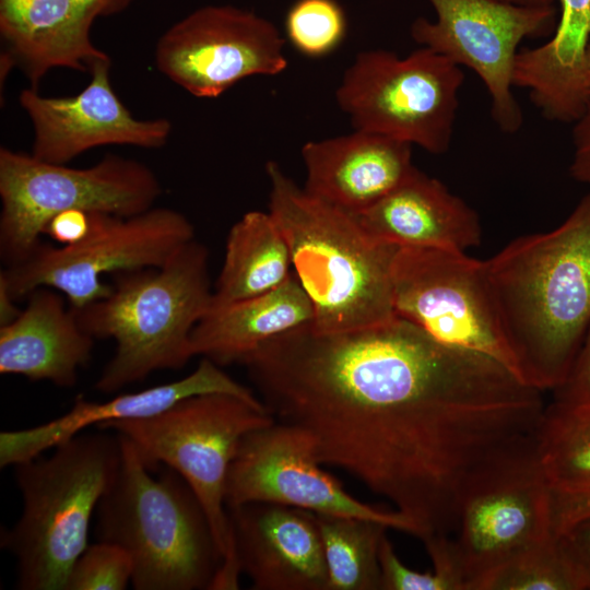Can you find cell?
<instances>
[{"label":"cell","mask_w":590,"mask_h":590,"mask_svg":"<svg viewBox=\"0 0 590 590\" xmlns=\"http://www.w3.org/2000/svg\"><path fill=\"white\" fill-rule=\"evenodd\" d=\"M274 420L321 464L388 499L421 541L451 536L471 485L534 439L544 391L498 361L391 320L280 334L240 363Z\"/></svg>","instance_id":"6da1fadb"},{"label":"cell","mask_w":590,"mask_h":590,"mask_svg":"<svg viewBox=\"0 0 590 590\" xmlns=\"http://www.w3.org/2000/svg\"><path fill=\"white\" fill-rule=\"evenodd\" d=\"M486 264L517 374L553 391L590 327V193L559 226L514 239Z\"/></svg>","instance_id":"7a4b0ae2"},{"label":"cell","mask_w":590,"mask_h":590,"mask_svg":"<svg viewBox=\"0 0 590 590\" xmlns=\"http://www.w3.org/2000/svg\"><path fill=\"white\" fill-rule=\"evenodd\" d=\"M266 173L269 212L311 303V328L338 332L394 318L392 266L399 247L373 239L354 214L300 188L276 162H268Z\"/></svg>","instance_id":"3957f363"},{"label":"cell","mask_w":590,"mask_h":590,"mask_svg":"<svg viewBox=\"0 0 590 590\" xmlns=\"http://www.w3.org/2000/svg\"><path fill=\"white\" fill-rule=\"evenodd\" d=\"M209 250L196 238L162 267L113 274L110 293L75 311L95 340L115 342L95 388L115 393L194 356L191 334L211 305Z\"/></svg>","instance_id":"277c9868"},{"label":"cell","mask_w":590,"mask_h":590,"mask_svg":"<svg viewBox=\"0 0 590 590\" xmlns=\"http://www.w3.org/2000/svg\"><path fill=\"white\" fill-rule=\"evenodd\" d=\"M117 435L121 459L95 511L96 540L128 553L135 590H211L222 557L198 497L172 468L149 470Z\"/></svg>","instance_id":"5b68a950"},{"label":"cell","mask_w":590,"mask_h":590,"mask_svg":"<svg viewBox=\"0 0 590 590\" xmlns=\"http://www.w3.org/2000/svg\"><path fill=\"white\" fill-rule=\"evenodd\" d=\"M121 459L119 436L80 433L14 465L22 496L19 520L1 531V548L16 560L20 590H64L88 546L92 516Z\"/></svg>","instance_id":"8992f818"},{"label":"cell","mask_w":590,"mask_h":590,"mask_svg":"<svg viewBox=\"0 0 590 590\" xmlns=\"http://www.w3.org/2000/svg\"><path fill=\"white\" fill-rule=\"evenodd\" d=\"M274 421L263 403L215 392L185 398L149 417L97 427L126 437L152 472L169 467L191 487L222 557L211 590H236L241 575L225 504L231 463L247 434Z\"/></svg>","instance_id":"52a82bcc"},{"label":"cell","mask_w":590,"mask_h":590,"mask_svg":"<svg viewBox=\"0 0 590 590\" xmlns=\"http://www.w3.org/2000/svg\"><path fill=\"white\" fill-rule=\"evenodd\" d=\"M163 188L142 162L106 155L85 168L0 149V256L5 267L26 260L49 221L67 210L131 216L154 206Z\"/></svg>","instance_id":"ba28073f"},{"label":"cell","mask_w":590,"mask_h":590,"mask_svg":"<svg viewBox=\"0 0 590 590\" xmlns=\"http://www.w3.org/2000/svg\"><path fill=\"white\" fill-rule=\"evenodd\" d=\"M194 238L188 217L166 206L131 216L90 212V229L81 240L58 247L40 243L26 260L2 269L0 280L16 300L45 286L81 309L110 293L106 275L162 267Z\"/></svg>","instance_id":"9c48e42d"},{"label":"cell","mask_w":590,"mask_h":590,"mask_svg":"<svg viewBox=\"0 0 590 590\" xmlns=\"http://www.w3.org/2000/svg\"><path fill=\"white\" fill-rule=\"evenodd\" d=\"M463 82L460 66L427 47L405 57L373 49L356 56L335 95L355 130L439 155L451 143Z\"/></svg>","instance_id":"30bf717a"},{"label":"cell","mask_w":590,"mask_h":590,"mask_svg":"<svg viewBox=\"0 0 590 590\" xmlns=\"http://www.w3.org/2000/svg\"><path fill=\"white\" fill-rule=\"evenodd\" d=\"M392 293L397 317L444 344L489 356L517 374L486 260L465 251L399 247Z\"/></svg>","instance_id":"8fae6325"},{"label":"cell","mask_w":590,"mask_h":590,"mask_svg":"<svg viewBox=\"0 0 590 590\" xmlns=\"http://www.w3.org/2000/svg\"><path fill=\"white\" fill-rule=\"evenodd\" d=\"M552 489L535 438L487 469L471 485L450 536L464 590L523 550L554 535Z\"/></svg>","instance_id":"7c38bea8"},{"label":"cell","mask_w":590,"mask_h":590,"mask_svg":"<svg viewBox=\"0 0 590 590\" xmlns=\"http://www.w3.org/2000/svg\"><path fill=\"white\" fill-rule=\"evenodd\" d=\"M437 20L416 19L412 38L473 70L492 101V117L506 133L517 132L523 115L514 93V68L524 38L555 31L556 9L521 7L497 0H429Z\"/></svg>","instance_id":"4fadbf2b"},{"label":"cell","mask_w":590,"mask_h":590,"mask_svg":"<svg viewBox=\"0 0 590 590\" xmlns=\"http://www.w3.org/2000/svg\"><path fill=\"white\" fill-rule=\"evenodd\" d=\"M321 465L305 430L274 421L240 440L227 475L226 508L248 503L278 504L314 514L375 520L417 535L406 517L356 499Z\"/></svg>","instance_id":"5bb4252c"},{"label":"cell","mask_w":590,"mask_h":590,"mask_svg":"<svg viewBox=\"0 0 590 590\" xmlns=\"http://www.w3.org/2000/svg\"><path fill=\"white\" fill-rule=\"evenodd\" d=\"M284 38L269 20L229 4L201 7L160 37L155 63L168 80L199 98H215L253 75L287 68Z\"/></svg>","instance_id":"9a60e30c"},{"label":"cell","mask_w":590,"mask_h":590,"mask_svg":"<svg viewBox=\"0 0 590 590\" xmlns=\"http://www.w3.org/2000/svg\"><path fill=\"white\" fill-rule=\"evenodd\" d=\"M110 59L95 62L88 84L76 95L47 97L36 88L21 91L19 103L34 129L32 155L67 164L87 150L104 145L158 149L172 133L166 118L137 119L116 95Z\"/></svg>","instance_id":"2e32d148"},{"label":"cell","mask_w":590,"mask_h":590,"mask_svg":"<svg viewBox=\"0 0 590 590\" xmlns=\"http://www.w3.org/2000/svg\"><path fill=\"white\" fill-rule=\"evenodd\" d=\"M240 574L255 590H328L322 541L314 512L269 503L227 508Z\"/></svg>","instance_id":"e0dca14e"},{"label":"cell","mask_w":590,"mask_h":590,"mask_svg":"<svg viewBox=\"0 0 590 590\" xmlns=\"http://www.w3.org/2000/svg\"><path fill=\"white\" fill-rule=\"evenodd\" d=\"M215 392L262 403L252 389L232 378L222 366L202 357L197 368L181 379L137 392L117 394L103 402L79 396L72 408L57 418L28 428L1 432L0 467H14L44 455L90 426L98 427L110 422L149 417L185 398Z\"/></svg>","instance_id":"ac0fdd59"},{"label":"cell","mask_w":590,"mask_h":590,"mask_svg":"<svg viewBox=\"0 0 590 590\" xmlns=\"http://www.w3.org/2000/svg\"><path fill=\"white\" fill-rule=\"evenodd\" d=\"M304 189L358 214L402 184L414 170L412 144L375 132L309 141L302 148Z\"/></svg>","instance_id":"d6986e66"},{"label":"cell","mask_w":590,"mask_h":590,"mask_svg":"<svg viewBox=\"0 0 590 590\" xmlns=\"http://www.w3.org/2000/svg\"><path fill=\"white\" fill-rule=\"evenodd\" d=\"M19 317L0 327V374L72 388L91 358L95 339L81 327L66 296L38 287Z\"/></svg>","instance_id":"ffe728a7"},{"label":"cell","mask_w":590,"mask_h":590,"mask_svg":"<svg viewBox=\"0 0 590 590\" xmlns=\"http://www.w3.org/2000/svg\"><path fill=\"white\" fill-rule=\"evenodd\" d=\"M355 216L373 239L396 247L465 251L481 244L477 213L441 181L417 168Z\"/></svg>","instance_id":"44dd1931"},{"label":"cell","mask_w":590,"mask_h":590,"mask_svg":"<svg viewBox=\"0 0 590 590\" xmlns=\"http://www.w3.org/2000/svg\"><path fill=\"white\" fill-rule=\"evenodd\" d=\"M94 21L80 0H0L4 63L20 66L36 90L55 68L90 70L110 59L92 40Z\"/></svg>","instance_id":"7402d4cb"},{"label":"cell","mask_w":590,"mask_h":590,"mask_svg":"<svg viewBox=\"0 0 590 590\" xmlns=\"http://www.w3.org/2000/svg\"><path fill=\"white\" fill-rule=\"evenodd\" d=\"M314 320L311 303L294 275L281 286L249 298L210 305L194 327V356L220 366L240 364L264 342Z\"/></svg>","instance_id":"603a6c76"},{"label":"cell","mask_w":590,"mask_h":590,"mask_svg":"<svg viewBox=\"0 0 590 590\" xmlns=\"http://www.w3.org/2000/svg\"><path fill=\"white\" fill-rule=\"evenodd\" d=\"M560 16L551 38L518 51L514 86L527 88L544 117L575 122L583 110L578 82L590 38V0H558Z\"/></svg>","instance_id":"cb8c5ba5"},{"label":"cell","mask_w":590,"mask_h":590,"mask_svg":"<svg viewBox=\"0 0 590 590\" xmlns=\"http://www.w3.org/2000/svg\"><path fill=\"white\" fill-rule=\"evenodd\" d=\"M288 245L270 212L250 211L229 229L211 305L268 293L292 272Z\"/></svg>","instance_id":"d4e9b609"},{"label":"cell","mask_w":590,"mask_h":590,"mask_svg":"<svg viewBox=\"0 0 590 590\" xmlns=\"http://www.w3.org/2000/svg\"><path fill=\"white\" fill-rule=\"evenodd\" d=\"M535 441L552 492L590 493V402L553 400L545 406Z\"/></svg>","instance_id":"484cf974"},{"label":"cell","mask_w":590,"mask_h":590,"mask_svg":"<svg viewBox=\"0 0 590 590\" xmlns=\"http://www.w3.org/2000/svg\"><path fill=\"white\" fill-rule=\"evenodd\" d=\"M315 515L328 569V590L380 589L379 548L389 527L357 517Z\"/></svg>","instance_id":"4316f807"},{"label":"cell","mask_w":590,"mask_h":590,"mask_svg":"<svg viewBox=\"0 0 590 590\" xmlns=\"http://www.w3.org/2000/svg\"><path fill=\"white\" fill-rule=\"evenodd\" d=\"M475 590H586L553 535L518 553L486 575Z\"/></svg>","instance_id":"83f0119b"},{"label":"cell","mask_w":590,"mask_h":590,"mask_svg":"<svg viewBox=\"0 0 590 590\" xmlns=\"http://www.w3.org/2000/svg\"><path fill=\"white\" fill-rule=\"evenodd\" d=\"M347 21L335 0H296L285 16V33L292 46L309 58H321L343 42Z\"/></svg>","instance_id":"f1b7e54d"},{"label":"cell","mask_w":590,"mask_h":590,"mask_svg":"<svg viewBox=\"0 0 590 590\" xmlns=\"http://www.w3.org/2000/svg\"><path fill=\"white\" fill-rule=\"evenodd\" d=\"M131 579L128 553L114 543L97 541L74 562L64 590H123Z\"/></svg>","instance_id":"f546056e"},{"label":"cell","mask_w":590,"mask_h":590,"mask_svg":"<svg viewBox=\"0 0 590 590\" xmlns=\"http://www.w3.org/2000/svg\"><path fill=\"white\" fill-rule=\"evenodd\" d=\"M380 589L382 590H457L447 577L416 571L402 563L386 535L379 548Z\"/></svg>","instance_id":"4dcf8cb0"},{"label":"cell","mask_w":590,"mask_h":590,"mask_svg":"<svg viewBox=\"0 0 590 590\" xmlns=\"http://www.w3.org/2000/svg\"><path fill=\"white\" fill-rule=\"evenodd\" d=\"M552 392L555 401L590 402V327L567 376Z\"/></svg>","instance_id":"1f68e13d"},{"label":"cell","mask_w":590,"mask_h":590,"mask_svg":"<svg viewBox=\"0 0 590 590\" xmlns=\"http://www.w3.org/2000/svg\"><path fill=\"white\" fill-rule=\"evenodd\" d=\"M559 543L590 590V516L586 517L556 535Z\"/></svg>","instance_id":"d6a6232c"},{"label":"cell","mask_w":590,"mask_h":590,"mask_svg":"<svg viewBox=\"0 0 590 590\" xmlns=\"http://www.w3.org/2000/svg\"><path fill=\"white\" fill-rule=\"evenodd\" d=\"M551 516L553 532L558 535L573 523L590 516V493L552 492Z\"/></svg>","instance_id":"836d02e7"},{"label":"cell","mask_w":590,"mask_h":590,"mask_svg":"<svg viewBox=\"0 0 590 590\" xmlns=\"http://www.w3.org/2000/svg\"><path fill=\"white\" fill-rule=\"evenodd\" d=\"M90 229V212L67 210L55 215L48 223L45 234L60 245H70L81 240Z\"/></svg>","instance_id":"e575fe53"},{"label":"cell","mask_w":590,"mask_h":590,"mask_svg":"<svg viewBox=\"0 0 590 590\" xmlns=\"http://www.w3.org/2000/svg\"><path fill=\"white\" fill-rule=\"evenodd\" d=\"M571 135L574 152L570 175L575 180L590 186V106L574 122Z\"/></svg>","instance_id":"d590c367"},{"label":"cell","mask_w":590,"mask_h":590,"mask_svg":"<svg viewBox=\"0 0 590 590\" xmlns=\"http://www.w3.org/2000/svg\"><path fill=\"white\" fill-rule=\"evenodd\" d=\"M88 14L97 17L110 16L125 11L134 0H80Z\"/></svg>","instance_id":"8d00e7d4"},{"label":"cell","mask_w":590,"mask_h":590,"mask_svg":"<svg viewBox=\"0 0 590 590\" xmlns=\"http://www.w3.org/2000/svg\"><path fill=\"white\" fill-rule=\"evenodd\" d=\"M15 302L4 282L0 280V327L13 322L21 314Z\"/></svg>","instance_id":"74e56055"},{"label":"cell","mask_w":590,"mask_h":590,"mask_svg":"<svg viewBox=\"0 0 590 590\" xmlns=\"http://www.w3.org/2000/svg\"><path fill=\"white\" fill-rule=\"evenodd\" d=\"M578 98L585 113L590 106V38L586 48L585 58L579 75Z\"/></svg>","instance_id":"f35d334b"},{"label":"cell","mask_w":590,"mask_h":590,"mask_svg":"<svg viewBox=\"0 0 590 590\" xmlns=\"http://www.w3.org/2000/svg\"><path fill=\"white\" fill-rule=\"evenodd\" d=\"M500 2L521 7H550L554 5V0H497Z\"/></svg>","instance_id":"ab89813d"}]
</instances>
